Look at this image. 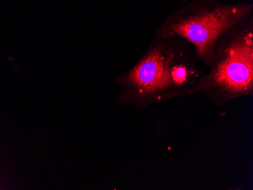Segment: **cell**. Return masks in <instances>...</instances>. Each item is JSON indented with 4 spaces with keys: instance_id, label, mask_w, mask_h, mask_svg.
<instances>
[{
    "instance_id": "6da1fadb",
    "label": "cell",
    "mask_w": 253,
    "mask_h": 190,
    "mask_svg": "<svg viewBox=\"0 0 253 190\" xmlns=\"http://www.w3.org/2000/svg\"><path fill=\"white\" fill-rule=\"evenodd\" d=\"M193 46L176 35L153 38L130 70L115 78L117 103L139 111L198 93L204 72Z\"/></svg>"
},
{
    "instance_id": "7a4b0ae2",
    "label": "cell",
    "mask_w": 253,
    "mask_h": 190,
    "mask_svg": "<svg viewBox=\"0 0 253 190\" xmlns=\"http://www.w3.org/2000/svg\"><path fill=\"white\" fill-rule=\"evenodd\" d=\"M198 93L214 106L253 95V13L218 38Z\"/></svg>"
},
{
    "instance_id": "3957f363",
    "label": "cell",
    "mask_w": 253,
    "mask_h": 190,
    "mask_svg": "<svg viewBox=\"0 0 253 190\" xmlns=\"http://www.w3.org/2000/svg\"><path fill=\"white\" fill-rule=\"evenodd\" d=\"M253 13V4L250 2L191 0L166 18L154 38L176 35L185 39L193 46L200 63L209 68L216 40Z\"/></svg>"
}]
</instances>
